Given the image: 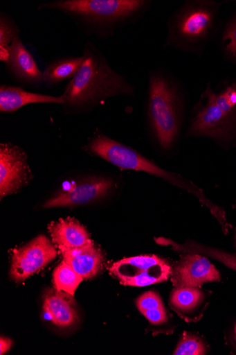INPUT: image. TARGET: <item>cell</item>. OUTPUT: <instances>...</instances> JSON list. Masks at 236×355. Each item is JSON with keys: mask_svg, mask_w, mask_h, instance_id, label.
Here are the masks:
<instances>
[{"mask_svg": "<svg viewBox=\"0 0 236 355\" xmlns=\"http://www.w3.org/2000/svg\"><path fill=\"white\" fill-rule=\"evenodd\" d=\"M55 246L45 236H39L27 245L13 250L10 275L22 282L48 266L57 257Z\"/></svg>", "mask_w": 236, "mask_h": 355, "instance_id": "cell-6", "label": "cell"}, {"mask_svg": "<svg viewBox=\"0 0 236 355\" xmlns=\"http://www.w3.org/2000/svg\"><path fill=\"white\" fill-rule=\"evenodd\" d=\"M149 116L157 140L170 148L179 132V99L174 87L162 75L149 77Z\"/></svg>", "mask_w": 236, "mask_h": 355, "instance_id": "cell-3", "label": "cell"}, {"mask_svg": "<svg viewBox=\"0 0 236 355\" xmlns=\"http://www.w3.org/2000/svg\"><path fill=\"white\" fill-rule=\"evenodd\" d=\"M207 353V347L200 338L185 335L180 340L175 355H201Z\"/></svg>", "mask_w": 236, "mask_h": 355, "instance_id": "cell-22", "label": "cell"}, {"mask_svg": "<svg viewBox=\"0 0 236 355\" xmlns=\"http://www.w3.org/2000/svg\"><path fill=\"white\" fill-rule=\"evenodd\" d=\"M230 340L233 345L236 349V322H234L230 331Z\"/></svg>", "mask_w": 236, "mask_h": 355, "instance_id": "cell-28", "label": "cell"}, {"mask_svg": "<svg viewBox=\"0 0 236 355\" xmlns=\"http://www.w3.org/2000/svg\"><path fill=\"white\" fill-rule=\"evenodd\" d=\"M43 309L53 324L61 328L73 327L79 320L73 296L55 288L46 290Z\"/></svg>", "mask_w": 236, "mask_h": 355, "instance_id": "cell-14", "label": "cell"}, {"mask_svg": "<svg viewBox=\"0 0 236 355\" xmlns=\"http://www.w3.org/2000/svg\"><path fill=\"white\" fill-rule=\"evenodd\" d=\"M48 230L51 241L59 252L79 249L94 243L84 225L73 218L52 221Z\"/></svg>", "mask_w": 236, "mask_h": 355, "instance_id": "cell-12", "label": "cell"}, {"mask_svg": "<svg viewBox=\"0 0 236 355\" xmlns=\"http://www.w3.org/2000/svg\"><path fill=\"white\" fill-rule=\"evenodd\" d=\"M60 252L63 261L70 265L84 279L96 277L103 268V254L94 243L84 248L66 250Z\"/></svg>", "mask_w": 236, "mask_h": 355, "instance_id": "cell-16", "label": "cell"}, {"mask_svg": "<svg viewBox=\"0 0 236 355\" xmlns=\"http://www.w3.org/2000/svg\"><path fill=\"white\" fill-rule=\"evenodd\" d=\"M215 101L218 107L229 118L236 111V87H228L223 93L215 94Z\"/></svg>", "mask_w": 236, "mask_h": 355, "instance_id": "cell-23", "label": "cell"}, {"mask_svg": "<svg viewBox=\"0 0 236 355\" xmlns=\"http://www.w3.org/2000/svg\"><path fill=\"white\" fill-rule=\"evenodd\" d=\"M112 186L113 183L109 180H91L78 185L71 191L57 193L44 207H69L86 205L106 196Z\"/></svg>", "mask_w": 236, "mask_h": 355, "instance_id": "cell-11", "label": "cell"}, {"mask_svg": "<svg viewBox=\"0 0 236 355\" xmlns=\"http://www.w3.org/2000/svg\"><path fill=\"white\" fill-rule=\"evenodd\" d=\"M84 280L82 276L64 261L55 269L53 275L54 288L74 297L76 290Z\"/></svg>", "mask_w": 236, "mask_h": 355, "instance_id": "cell-20", "label": "cell"}, {"mask_svg": "<svg viewBox=\"0 0 236 355\" xmlns=\"http://www.w3.org/2000/svg\"><path fill=\"white\" fill-rule=\"evenodd\" d=\"M87 150L121 169L145 172L198 195L197 189L180 177L165 171L137 151L103 135L94 137L87 146Z\"/></svg>", "mask_w": 236, "mask_h": 355, "instance_id": "cell-4", "label": "cell"}, {"mask_svg": "<svg viewBox=\"0 0 236 355\" xmlns=\"http://www.w3.org/2000/svg\"><path fill=\"white\" fill-rule=\"evenodd\" d=\"M206 295L198 288L177 287L172 293L170 304L179 313H190L198 308Z\"/></svg>", "mask_w": 236, "mask_h": 355, "instance_id": "cell-19", "label": "cell"}, {"mask_svg": "<svg viewBox=\"0 0 236 355\" xmlns=\"http://www.w3.org/2000/svg\"><path fill=\"white\" fill-rule=\"evenodd\" d=\"M8 52L9 57L5 64L11 76L23 85L40 88L44 85L43 72L20 36L15 39Z\"/></svg>", "mask_w": 236, "mask_h": 355, "instance_id": "cell-9", "label": "cell"}, {"mask_svg": "<svg viewBox=\"0 0 236 355\" xmlns=\"http://www.w3.org/2000/svg\"><path fill=\"white\" fill-rule=\"evenodd\" d=\"M31 104H65L63 94L58 96L25 91L21 87L7 85L0 86V112H14Z\"/></svg>", "mask_w": 236, "mask_h": 355, "instance_id": "cell-15", "label": "cell"}, {"mask_svg": "<svg viewBox=\"0 0 236 355\" xmlns=\"http://www.w3.org/2000/svg\"><path fill=\"white\" fill-rule=\"evenodd\" d=\"M224 39L229 41L226 46L227 51L231 55L236 58V20L227 28Z\"/></svg>", "mask_w": 236, "mask_h": 355, "instance_id": "cell-26", "label": "cell"}, {"mask_svg": "<svg viewBox=\"0 0 236 355\" xmlns=\"http://www.w3.org/2000/svg\"><path fill=\"white\" fill-rule=\"evenodd\" d=\"M212 14L203 6H192L179 15L176 31L181 40L196 42L206 37L212 26Z\"/></svg>", "mask_w": 236, "mask_h": 355, "instance_id": "cell-13", "label": "cell"}, {"mask_svg": "<svg viewBox=\"0 0 236 355\" xmlns=\"http://www.w3.org/2000/svg\"><path fill=\"white\" fill-rule=\"evenodd\" d=\"M141 313L153 325H161L167 321V315L164 306L145 310Z\"/></svg>", "mask_w": 236, "mask_h": 355, "instance_id": "cell-25", "label": "cell"}, {"mask_svg": "<svg viewBox=\"0 0 236 355\" xmlns=\"http://www.w3.org/2000/svg\"><path fill=\"white\" fill-rule=\"evenodd\" d=\"M136 304L140 312L164 306L160 296L152 291L146 293L140 296L137 300Z\"/></svg>", "mask_w": 236, "mask_h": 355, "instance_id": "cell-24", "label": "cell"}, {"mask_svg": "<svg viewBox=\"0 0 236 355\" xmlns=\"http://www.w3.org/2000/svg\"><path fill=\"white\" fill-rule=\"evenodd\" d=\"M12 346V341L6 338H1L0 340V354H4L7 353Z\"/></svg>", "mask_w": 236, "mask_h": 355, "instance_id": "cell-27", "label": "cell"}, {"mask_svg": "<svg viewBox=\"0 0 236 355\" xmlns=\"http://www.w3.org/2000/svg\"><path fill=\"white\" fill-rule=\"evenodd\" d=\"M84 58L63 57L48 63L43 72L44 85L51 88L63 81L73 79L82 66Z\"/></svg>", "mask_w": 236, "mask_h": 355, "instance_id": "cell-17", "label": "cell"}, {"mask_svg": "<svg viewBox=\"0 0 236 355\" xmlns=\"http://www.w3.org/2000/svg\"><path fill=\"white\" fill-rule=\"evenodd\" d=\"M158 243L165 245H171L173 249L179 252L197 253L213 258L228 268L236 272V256L221 250L199 245L192 241H188L184 245H179L172 240L161 239Z\"/></svg>", "mask_w": 236, "mask_h": 355, "instance_id": "cell-18", "label": "cell"}, {"mask_svg": "<svg viewBox=\"0 0 236 355\" xmlns=\"http://www.w3.org/2000/svg\"><path fill=\"white\" fill-rule=\"evenodd\" d=\"M21 30L15 19L6 13L0 12V61L6 62L9 48L15 39L20 36Z\"/></svg>", "mask_w": 236, "mask_h": 355, "instance_id": "cell-21", "label": "cell"}, {"mask_svg": "<svg viewBox=\"0 0 236 355\" xmlns=\"http://www.w3.org/2000/svg\"><path fill=\"white\" fill-rule=\"evenodd\" d=\"M207 106L201 110L192 124L190 135L208 136L215 138H226L231 132V119L226 116L216 105L215 94L208 89Z\"/></svg>", "mask_w": 236, "mask_h": 355, "instance_id": "cell-10", "label": "cell"}, {"mask_svg": "<svg viewBox=\"0 0 236 355\" xmlns=\"http://www.w3.org/2000/svg\"><path fill=\"white\" fill-rule=\"evenodd\" d=\"M82 56V67L65 87L64 107L79 112L117 95L134 94V87L110 67L93 43L84 44Z\"/></svg>", "mask_w": 236, "mask_h": 355, "instance_id": "cell-1", "label": "cell"}, {"mask_svg": "<svg viewBox=\"0 0 236 355\" xmlns=\"http://www.w3.org/2000/svg\"><path fill=\"white\" fill-rule=\"evenodd\" d=\"M109 271L121 284L138 287L165 282L173 272L170 263L154 254L124 258Z\"/></svg>", "mask_w": 236, "mask_h": 355, "instance_id": "cell-5", "label": "cell"}, {"mask_svg": "<svg viewBox=\"0 0 236 355\" xmlns=\"http://www.w3.org/2000/svg\"><path fill=\"white\" fill-rule=\"evenodd\" d=\"M148 3L144 0H54L38 9L62 12L86 35L104 38L116 26L139 15Z\"/></svg>", "mask_w": 236, "mask_h": 355, "instance_id": "cell-2", "label": "cell"}, {"mask_svg": "<svg viewBox=\"0 0 236 355\" xmlns=\"http://www.w3.org/2000/svg\"><path fill=\"white\" fill-rule=\"evenodd\" d=\"M176 287L199 288L206 283L221 281V274L205 256L186 253L172 272Z\"/></svg>", "mask_w": 236, "mask_h": 355, "instance_id": "cell-8", "label": "cell"}, {"mask_svg": "<svg viewBox=\"0 0 236 355\" xmlns=\"http://www.w3.org/2000/svg\"><path fill=\"white\" fill-rule=\"evenodd\" d=\"M26 153L10 143L0 145V196L1 199L17 192L30 179Z\"/></svg>", "mask_w": 236, "mask_h": 355, "instance_id": "cell-7", "label": "cell"}]
</instances>
